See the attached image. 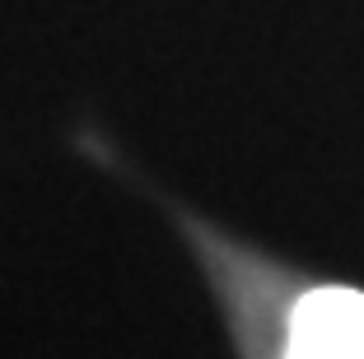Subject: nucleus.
<instances>
[{
  "label": "nucleus",
  "mask_w": 364,
  "mask_h": 359,
  "mask_svg": "<svg viewBox=\"0 0 364 359\" xmlns=\"http://www.w3.org/2000/svg\"><path fill=\"white\" fill-rule=\"evenodd\" d=\"M285 359H364V294L313 289L289 317Z\"/></svg>",
  "instance_id": "nucleus-1"
}]
</instances>
